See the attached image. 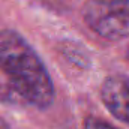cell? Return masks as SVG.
Instances as JSON below:
<instances>
[{"mask_svg": "<svg viewBox=\"0 0 129 129\" xmlns=\"http://www.w3.org/2000/svg\"><path fill=\"white\" fill-rule=\"evenodd\" d=\"M0 71L9 89L38 108H48L54 101L53 80L44 62L20 33L0 30Z\"/></svg>", "mask_w": 129, "mask_h": 129, "instance_id": "1", "label": "cell"}, {"mask_svg": "<svg viewBox=\"0 0 129 129\" xmlns=\"http://www.w3.org/2000/svg\"><path fill=\"white\" fill-rule=\"evenodd\" d=\"M83 18L101 38L123 39L129 36V0H87Z\"/></svg>", "mask_w": 129, "mask_h": 129, "instance_id": "2", "label": "cell"}, {"mask_svg": "<svg viewBox=\"0 0 129 129\" xmlns=\"http://www.w3.org/2000/svg\"><path fill=\"white\" fill-rule=\"evenodd\" d=\"M101 99L107 110L129 126V78L125 75H110L101 86Z\"/></svg>", "mask_w": 129, "mask_h": 129, "instance_id": "3", "label": "cell"}, {"mask_svg": "<svg viewBox=\"0 0 129 129\" xmlns=\"http://www.w3.org/2000/svg\"><path fill=\"white\" fill-rule=\"evenodd\" d=\"M83 129H116L113 125L101 120V119H96V117H89L84 120V125H83Z\"/></svg>", "mask_w": 129, "mask_h": 129, "instance_id": "4", "label": "cell"}, {"mask_svg": "<svg viewBox=\"0 0 129 129\" xmlns=\"http://www.w3.org/2000/svg\"><path fill=\"white\" fill-rule=\"evenodd\" d=\"M0 129H12V128L9 126V123H8L5 119H2V117H0Z\"/></svg>", "mask_w": 129, "mask_h": 129, "instance_id": "5", "label": "cell"}, {"mask_svg": "<svg viewBox=\"0 0 129 129\" xmlns=\"http://www.w3.org/2000/svg\"><path fill=\"white\" fill-rule=\"evenodd\" d=\"M128 59H129V48H128Z\"/></svg>", "mask_w": 129, "mask_h": 129, "instance_id": "6", "label": "cell"}]
</instances>
